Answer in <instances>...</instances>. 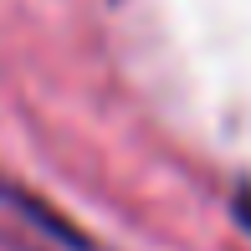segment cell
<instances>
[{
    "label": "cell",
    "mask_w": 251,
    "mask_h": 251,
    "mask_svg": "<svg viewBox=\"0 0 251 251\" xmlns=\"http://www.w3.org/2000/svg\"><path fill=\"white\" fill-rule=\"evenodd\" d=\"M236 221L251 231V190H241V195H236Z\"/></svg>",
    "instance_id": "1"
}]
</instances>
